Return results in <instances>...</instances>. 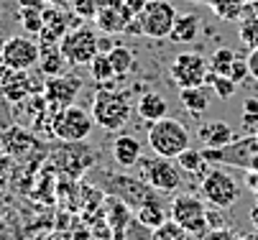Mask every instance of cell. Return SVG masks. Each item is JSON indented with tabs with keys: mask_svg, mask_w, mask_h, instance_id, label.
<instances>
[{
	"mask_svg": "<svg viewBox=\"0 0 258 240\" xmlns=\"http://www.w3.org/2000/svg\"><path fill=\"white\" fill-rule=\"evenodd\" d=\"M151 240H202L200 235H192V232H187V230H181L171 217L164 222V225H159L154 232H151Z\"/></svg>",
	"mask_w": 258,
	"mask_h": 240,
	"instance_id": "obj_28",
	"label": "cell"
},
{
	"mask_svg": "<svg viewBox=\"0 0 258 240\" xmlns=\"http://www.w3.org/2000/svg\"><path fill=\"white\" fill-rule=\"evenodd\" d=\"M125 6L131 8V13H133V16H138L146 6H149V0H125Z\"/></svg>",
	"mask_w": 258,
	"mask_h": 240,
	"instance_id": "obj_41",
	"label": "cell"
},
{
	"mask_svg": "<svg viewBox=\"0 0 258 240\" xmlns=\"http://www.w3.org/2000/svg\"><path fill=\"white\" fill-rule=\"evenodd\" d=\"M13 72H16V69H11V66H8L6 61H0V87H3V85L8 82V77H11Z\"/></svg>",
	"mask_w": 258,
	"mask_h": 240,
	"instance_id": "obj_43",
	"label": "cell"
},
{
	"mask_svg": "<svg viewBox=\"0 0 258 240\" xmlns=\"http://www.w3.org/2000/svg\"><path fill=\"white\" fill-rule=\"evenodd\" d=\"M243 128L248 130H258V100H245L243 105Z\"/></svg>",
	"mask_w": 258,
	"mask_h": 240,
	"instance_id": "obj_34",
	"label": "cell"
},
{
	"mask_svg": "<svg viewBox=\"0 0 258 240\" xmlns=\"http://www.w3.org/2000/svg\"><path fill=\"white\" fill-rule=\"evenodd\" d=\"M90 74H92V79L100 85V87H105V85H115V72H113V64H110V59H107V54H97L90 64Z\"/></svg>",
	"mask_w": 258,
	"mask_h": 240,
	"instance_id": "obj_27",
	"label": "cell"
},
{
	"mask_svg": "<svg viewBox=\"0 0 258 240\" xmlns=\"http://www.w3.org/2000/svg\"><path fill=\"white\" fill-rule=\"evenodd\" d=\"M176 16H179V13H176V8L169 3V0H149V6L138 13L143 36L156 39V41L169 39Z\"/></svg>",
	"mask_w": 258,
	"mask_h": 240,
	"instance_id": "obj_12",
	"label": "cell"
},
{
	"mask_svg": "<svg viewBox=\"0 0 258 240\" xmlns=\"http://www.w3.org/2000/svg\"><path fill=\"white\" fill-rule=\"evenodd\" d=\"M18 21H21V26L28 31V33H33V36H39L41 33V28H44V11H31V8H18Z\"/></svg>",
	"mask_w": 258,
	"mask_h": 240,
	"instance_id": "obj_31",
	"label": "cell"
},
{
	"mask_svg": "<svg viewBox=\"0 0 258 240\" xmlns=\"http://www.w3.org/2000/svg\"><path fill=\"white\" fill-rule=\"evenodd\" d=\"M125 33H133V36H143V28H141V21H138V16H133V21L128 23Z\"/></svg>",
	"mask_w": 258,
	"mask_h": 240,
	"instance_id": "obj_42",
	"label": "cell"
},
{
	"mask_svg": "<svg viewBox=\"0 0 258 240\" xmlns=\"http://www.w3.org/2000/svg\"><path fill=\"white\" fill-rule=\"evenodd\" d=\"M102 3H105V0H72L69 8H72V13H75L77 18H82V21H95V16L100 13Z\"/></svg>",
	"mask_w": 258,
	"mask_h": 240,
	"instance_id": "obj_32",
	"label": "cell"
},
{
	"mask_svg": "<svg viewBox=\"0 0 258 240\" xmlns=\"http://www.w3.org/2000/svg\"><path fill=\"white\" fill-rule=\"evenodd\" d=\"M136 110H138V115L146 123H156V120L169 115V102L159 92H143L141 100H138V105H136Z\"/></svg>",
	"mask_w": 258,
	"mask_h": 240,
	"instance_id": "obj_18",
	"label": "cell"
},
{
	"mask_svg": "<svg viewBox=\"0 0 258 240\" xmlns=\"http://www.w3.org/2000/svg\"><path fill=\"white\" fill-rule=\"evenodd\" d=\"M41 46V44H39ZM67 66H72L67 61V56L61 54L59 46H41V56H39V69L46 79L49 77H59V74H67Z\"/></svg>",
	"mask_w": 258,
	"mask_h": 240,
	"instance_id": "obj_19",
	"label": "cell"
},
{
	"mask_svg": "<svg viewBox=\"0 0 258 240\" xmlns=\"http://www.w3.org/2000/svg\"><path fill=\"white\" fill-rule=\"evenodd\" d=\"M207 82L215 87V95H217L220 100H230V97L235 95V87H238L230 77H220V74H210Z\"/></svg>",
	"mask_w": 258,
	"mask_h": 240,
	"instance_id": "obj_33",
	"label": "cell"
},
{
	"mask_svg": "<svg viewBox=\"0 0 258 240\" xmlns=\"http://www.w3.org/2000/svg\"><path fill=\"white\" fill-rule=\"evenodd\" d=\"M80 87H82L80 77H75V74H59V77H49L44 82V92L41 95L49 102V108L61 110V108L75 105V100L80 95Z\"/></svg>",
	"mask_w": 258,
	"mask_h": 240,
	"instance_id": "obj_14",
	"label": "cell"
},
{
	"mask_svg": "<svg viewBox=\"0 0 258 240\" xmlns=\"http://www.w3.org/2000/svg\"><path fill=\"white\" fill-rule=\"evenodd\" d=\"M49 6H59V8H69V3L72 0H46Z\"/></svg>",
	"mask_w": 258,
	"mask_h": 240,
	"instance_id": "obj_45",
	"label": "cell"
},
{
	"mask_svg": "<svg viewBox=\"0 0 258 240\" xmlns=\"http://www.w3.org/2000/svg\"><path fill=\"white\" fill-rule=\"evenodd\" d=\"M90 182L95 184V189H102L105 194L118 197L120 202H125L133 212L146 207V204H151V202H161V197H164L154 187L146 184L141 177L133 179L128 174H113V171H107V169H92Z\"/></svg>",
	"mask_w": 258,
	"mask_h": 240,
	"instance_id": "obj_1",
	"label": "cell"
},
{
	"mask_svg": "<svg viewBox=\"0 0 258 240\" xmlns=\"http://www.w3.org/2000/svg\"><path fill=\"white\" fill-rule=\"evenodd\" d=\"M44 87H39V82H36L31 77V72H13L8 77V82L0 87V95H3L11 105H21L23 100L33 97V95H41Z\"/></svg>",
	"mask_w": 258,
	"mask_h": 240,
	"instance_id": "obj_16",
	"label": "cell"
},
{
	"mask_svg": "<svg viewBox=\"0 0 258 240\" xmlns=\"http://www.w3.org/2000/svg\"><path fill=\"white\" fill-rule=\"evenodd\" d=\"M131 21H133V13L125 6V0H105L100 13L95 16V26L102 33H110V36H115V33H125Z\"/></svg>",
	"mask_w": 258,
	"mask_h": 240,
	"instance_id": "obj_15",
	"label": "cell"
},
{
	"mask_svg": "<svg viewBox=\"0 0 258 240\" xmlns=\"http://www.w3.org/2000/svg\"><path fill=\"white\" fill-rule=\"evenodd\" d=\"M248 217H250V225L258 230V202H255L253 207H250V215H248Z\"/></svg>",
	"mask_w": 258,
	"mask_h": 240,
	"instance_id": "obj_44",
	"label": "cell"
},
{
	"mask_svg": "<svg viewBox=\"0 0 258 240\" xmlns=\"http://www.w3.org/2000/svg\"><path fill=\"white\" fill-rule=\"evenodd\" d=\"M41 46L31 36H8L0 46V61H6L16 72H31L39 66Z\"/></svg>",
	"mask_w": 258,
	"mask_h": 240,
	"instance_id": "obj_11",
	"label": "cell"
},
{
	"mask_svg": "<svg viewBox=\"0 0 258 240\" xmlns=\"http://www.w3.org/2000/svg\"><path fill=\"white\" fill-rule=\"evenodd\" d=\"M51 161L64 171V174L80 177V174H85V171H92V169H95L97 153L90 151V146H85L82 141H80V143H67V141H61V146L54 148Z\"/></svg>",
	"mask_w": 258,
	"mask_h": 240,
	"instance_id": "obj_13",
	"label": "cell"
},
{
	"mask_svg": "<svg viewBox=\"0 0 258 240\" xmlns=\"http://www.w3.org/2000/svg\"><path fill=\"white\" fill-rule=\"evenodd\" d=\"M210 8L220 21H243L248 0H210Z\"/></svg>",
	"mask_w": 258,
	"mask_h": 240,
	"instance_id": "obj_25",
	"label": "cell"
},
{
	"mask_svg": "<svg viewBox=\"0 0 258 240\" xmlns=\"http://www.w3.org/2000/svg\"><path fill=\"white\" fill-rule=\"evenodd\" d=\"M205 158L210 164L217 166H238L243 171L250 169L253 156L258 153V135H243V138H235L233 143L223 146V148H202Z\"/></svg>",
	"mask_w": 258,
	"mask_h": 240,
	"instance_id": "obj_10",
	"label": "cell"
},
{
	"mask_svg": "<svg viewBox=\"0 0 258 240\" xmlns=\"http://www.w3.org/2000/svg\"><path fill=\"white\" fill-rule=\"evenodd\" d=\"M146 138H149V146L156 156L164 158H176L179 153H184L192 146V133L189 128L179 123L176 118H161L156 123H149V130H146Z\"/></svg>",
	"mask_w": 258,
	"mask_h": 240,
	"instance_id": "obj_3",
	"label": "cell"
},
{
	"mask_svg": "<svg viewBox=\"0 0 258 240\" xmlns=\"http://www.w3.org/2000/svg\"><path fill=\"white\" fill-rule=\"evenodd\" d=\"M250 192H253V197H255V202H258V179H255V187H253Z\"/></svg>",
	"mask_w": 258,
	"mask_h": 240,
	"instance_id": "obj_48",
	"label": "cell"
},
{
	"mask_svg": "<svg viewBox=\"0 0 258 240\" xmlns=\"http://www.w3.org/2000/svg\"><path fill=\"white\" fill-rule=\"evenodd\" d=\"M197 33H200V16L197 13H179L169 39L174 44H192L197 39Z\"/></svg>",
	"mask_w": 258,
	"mask_h": 240,
	"instance_id": "obj_21",
	"label": "cell"
},
{
	"mask_svg": "<svg viewBox=\"0 0 258 240\" xmlns=\"http://www.w3.org/2000/svg\"><path fill=\"white\" fill-rule=\"evenodd\" d=\"M200 192L210 204H215V207H220V210L233 207V204L238 202V197H240V187H238L235 177L228 174L225 169H217V166H212L202 177Z\"/></svg>",
	"mask_w": 258,
	"mask_h": 240,
	"instance_id": "obj_8",
	"label": "cell"
},
{
	"mask_svg": "<svg viewBox=\"0 0 258 240\" xmlns=\"http://www.w3.org/2000/svg\"><path fill=\"white\" fill-rule=\"evenodd\" d=\"M255 135H258V130H255Z\"/></svg>",
	"mask_w": 258,
	"mask_h": 240,
	"instance_id": "obj_50",
	"label": "cell"
},
{
	"mask_svg": "<svg viewBox=\"0 0 258 240\" xmlns=\"http://www.w3.org/2000/svg\"><path fill=\"white\" fill-rule=\"evenodd\" d=\"M240 240H258V230L255 232H248V235H240Z\"/></svg>",
	"mask_w": 258,
	"mask_h": 240,
	"instance_id": "obj_46",
	"label": "cell"
},
{
	"mask_svg": "<svg viewBox=\"0 0 258 240\" xmlns=\"http://www.w3.org/2000/svg\"><path fill=\"white\" fill-rule=\"evenodd\" d=\"M207 225L210 227H225V215L215 204H210V210H207Z\"/></svg>",
	"mask_w": 258,
	"mask_h": 240,
	"instance_id": "obj_38",
	"label": "cell"
},
{
	"mask_svg": "<svg viewBox=\"0 0 258 240\" xmlns=\"http://www.w3.org/2000/svg\"><path fill=\"white\" fill-rule=\"evenodd\" d=\"M179 102L184 105L187 113L202 115L210 108V95L205 87H184V90H179Z\"/></svg>",
	"mask_w": 258,
	"mask_h": 240,
	"instance_id": "obj_23",
	"label": "cell"
},
{
	"mask_svg": "<svg viewBox=\"0 0 258 240\" xmlns=\"http://www.w3.org/2000/svg\"><path fill=\"white\" fill-rule=\"evenodd\" d=\"M59 49L72 66H87L100 54V36L92 26H75L67 31Z\"/></svg>",
	"mask_w": 258,
	"mask_h": 240,
	"instance_id": "obj_6",
	"label": "cell"
},
{
	"mask_svg": "<svg viewBox=\"0 0 258 240\" xmlns=\"http://www.w3.org/2000/svg\"><path fill=\"white\" fill-rule=\"evenodd\" d=\"M169 217L181 227V230H187L192 235H205L210 230L207 225V207H205V202L195 194H176L169 204Z\"/></svg>",
	"mask_w": 258,
	"mask_h": 240,
	"instance_id": "obj_7",
	"label": "cell"
},
{
	"mask_svg": "<svg viewBox=\"0 0 258 240\" xmlns=\"http://www.w3.org/2000/svg\"><path fill=\"white\" fill-rule=\"evenodd\" d=\"M248 74L258 82V49H250V54H248Z\"/></svg>",
	"mask_w": 258,
	"mask_h": 240,
	"instance_id": "obj_39",
	"label": "cell"
},
{
	"mask_svg": "<svg viewBox=\"0 0 258 240\" xmlns=\"http://www.w3.org/2000/svg\"><path fill=\"white\" fill-rule=\"evenodd\" d=\"M228 77H230L235 85H240L245 77H250V74H248V61H245V59H235L233 66L228 69Z\"/></svg>",
	"mask_w": 258,
	"mask_h": 240,
	"instance_id": "obj_37",
	"label": "cell"
},
{
	"mask_svg": "<svg viewBox=\"0 0 258 240\" xmlns=\"http://www.w3.org/2000/svg\"><path fill=\"white\" fill-rule=\"evenodd\" d=\"M195 3H202V6H210V0H195Z\"/></svg>",
	"mask_w": 258,
	"mask_h": 240,
	"instance_id": "obj_49",
	"label": "cell"
},
{
	"mask_svg": "<svg viewBox=\"0 0 258 240\" xmlns=\"http://www.w3.org/2000/svg\"><path fill=\"white\" fill-rule=\"evenodd\" d=\"M133 217H136L141 225L156 230L159 225H164V222L169 220V207H166V202H164V199H161V202H151V204H146V207L136 210Z\"/></svg>",
	"mask_w": 258,
	"mask_h": 240,
	"instance_id": "obj_24",
	"label": "cell"
},
{
	"mask_svg": "<svg viewBox=\"0 0 258 240\" xmlns=\"http://www.w3.org/2000/svg\"><path fill=\"white\" fill-rule=\"evenodd\" d=\"M169 77L179 90L184 87H202L210 77V61L202 54L195 51H181L169 64Z\"/></svg>",
	"mask_w": 258,
	"mask_h": 240,
	"instance_id": "obj_9",
	"label": "cell"
},
{
	"mask_svg": "<svg viewBox=\"0 0 258 240\" xmlns=\"http://www.w3.org/2000/svg\"><path fill=\"white\" fill-rule=\"evenodd\" d=\"M136 166L141 169V179L154 187L159 194H176L181 189V169L174 158L154 153V158H141Z\"/></svg>",
	"mask_w": 258,
	"mask_h": 240,
	"instance_id": "obj_5",
	"label": "cell"
},
{
	"mask_svg": "<svg viewBox=\"0 0 258 240\" xmlns=\"http://www.w3.org/2000/svg\"><path fill=\"white\" fill-rule=\"evenodd\" d=\"M151 227H146V225H141L136 217H131V222H128V230H125V240H151Z\"/></svg>",
	"mask_w": 258,
	"mask_h": 240,
	"instance_id": "obj_35",
	"label": "cell"
},
{
	"mask_svg": "<svg viewBox=\"0 0 258 240\" xmlns=\"http://www.w3.org/2000/svg\"><path fill=\"white\" fill-rule=\"evenodd\" d=\"M90 113L95 118V125L115 133L131 120V113H133L131 97L123 90H113V85H105L95 92Z\"/></svg>",
	"mask_w": 258,
	"mask_h": 240,
	"instance_id": "obj_2",
	"label": "cell"
},
{
	"mask_svg": "<svg viewBox=\"0 0 258 240\" xmlns=\"http://www.w3.org/2000/svg\"><path fill=\"white\" fill-rule=\"evenodd\" d=\"M176 166L184 171V174H189V177H205L207 174V171H210V161L205 158V153L202 151H197V148H187V151H184V153H179L176 158Z\"/></svg>",
	"mask_w": 258,
	"mask_h": 240,
	"instance_id": "obj_22",
	"label": "cell"
},
{
	"mask_svg": "<svg viewBox=\"0 0 258 240\" xmlns=\"http://www.w3.org/2000/svg\"><path fill=\"white\" fill-rule=\"evenodd\" d=\"M113 158L120 169H133L141 161V143L133 135H118L113 141Z\"/></svg>",
	"mask_w": 258,
	"mask_h": 240,
	"instance_id": "obj_20",
	"label": "cell"
},
{
	"mask_svg": "<svg viewBox=\"0 0 258 240\" xmlns=\"http://www.w3.org/2000/svg\"><path fill=\"white\" fill-rule=\"evenodd\" d=\"M107 59H110V64H113V72H115V77L118 79H123V77H128L133 69H136V56H133V51L131 49H125V46H113L107 51Z\"/></svg>",
	"mask_w": 258,
	"mask_h": 240,
	"instance_id": "obj_26",
	"label": "cell"
},
{
	"mask_svg": "<svg viewBox=\"0 0 258 240\" xmlns=\"http://www.w3.org/2000/svg\"><path fill=\"white\" fill-rule=\"evenodd\" d=\"M197 138L202 141L205 148H223V146H228V143L235 141L233 138V128L228 123H223V120H212V123L200 125Z\"/></svg>",
	"mask_w": 258,
	"mask_h": 240,
	"instance_id": "obj_17",
	"label": "cell"
},
{
	"mask_svg": "<svg viewBox=\"0 0 258 240\" xmlns=\"http://www.w3.org/2000/svg\"><path fill=\"white\" fill-rule=\"evenodd\" d=\"M238 36H240V41L248 49H258V13H253V16H248V18L240 21Z\"/></svg>",
	"mask_w": 258,
	"mask_h": 240,
	"instance_id": "obj_30",
	"label": "cell"
},
{
	"mask_svg": "<svg viewBox=\"0 0 258 240\" xmlns=\"http://www.w3.org/2000/svg\"><path fill=\"white\" fill-rule=\"evenodd\" d=\"M202 240H240L238 237V232L233 230V227H210L205 235H202Z\"/></svg>",
	"mask_w": 258,
	"mask_h": 240,
	"instance_id": "obj_36",
	"label": "cell"
},
{
	"mask_svg": "<svg viewBox=\"0 0 258 240\" xmlns=\"http://www.w3.org/2000/svg\"><path fill=\"white\" fill-rule=\"evenodd\" d=\"M95 128V118L90 110L80 108L77 102L69 108H61L54 113V120H51V135L59 141H67V143H80L85 138H90V133Z\"/></svg>",
	"mask_w": 258,
	"mask_h": 240,
	"instance_id": "obj_4",
	"label": "cell"
},
{
	"mask_svg": "<svg viewBox=\"0 0 258 240\" xmlns=\"http://www.w3.org/2000/svg\"><path fill=\"white\" fill-rule=\"evenodd\" d=\"M18 8H31V11H44L49 3L46 0H16Z\"/></svg>",
	"mask_w": 258,
	"mask_h": 240,
	"instance_id": "obj_40",
	"label": "cell"
},
{
	"mask_svg": "<svg viewBox=\"0 0 258 240\" xmlns=\"http://www.w3.org/2000/svg\"><path fill=\"white\" fill-rule=\"evenodd\" d=\"M238 56H235V51L233 49H228V46H220L207 61H210V74H220V77H228V69L233 66V61H235Z\"/></svg>",
	"mask_w": 258,
	"mask_h": 240,
	"instance_id": "obj_29",
	"label": "cell"
},
{
	"mask_svg": "<svg viewBox=\"0 0 258 240\" xmlns=\"http://www.w3.org/2000/svg\"><path fill=\"white\" fill-rule=\"evenodd\" d=\"M248 171H255V174H258V153L253 156V164H250V169Z\"/></svg>",
	"mask_w": 258,
	"mask_h": 240,
	"instance_id": "obj_47",
	"label": "cell"
}]
</instances>
